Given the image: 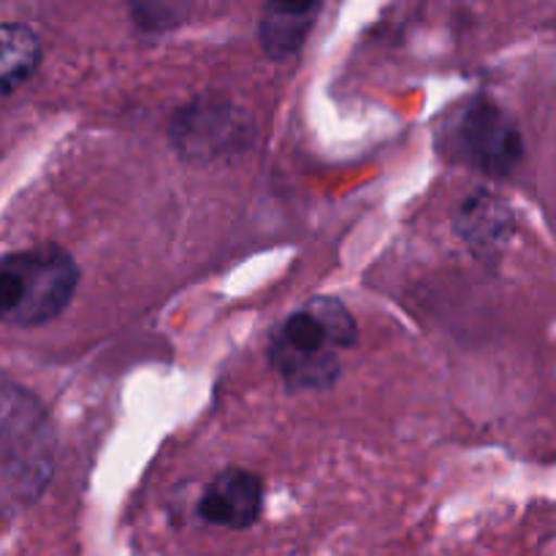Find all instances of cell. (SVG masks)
<instances>
[{
	"mask_svg": "<svg viewBox=\"0 0 556 556\" xmlns=\"http://www.w3.org/2000/svg\"><path fill=\"white\" fill-rule=\"evenodd\" d=\"M454 147L459 161L489 177H508L525 157L519 125L486 96L472 98L462 109L454 128Z\"/></svg>",
	"mask_w": 556,
	"mask_h": 556,
	"instance_id": "277c9868",
	"label": "cell"
},
{
	"mask_svg": "<svg viewBox=\"0 0 556 556\" xmlns=\"http://www.w3.org/2000/svg\"><path fill=\"white\" fill-rule=\"evenodd\" d=\"M188 14H190V5L185 3H163V0H152V3L130 5V16H134V22L147 33L172 30V27L182 25V20Z\"/></svg>",
	"mask_w": 556,
	"mask_h": 556,
	"instance_id": "7c38bea8",
	"label": "cell"
},
{
	"mask_svg": "<svg viewBox=\"0 0 556 556\" xmlns=\"http://www.w3.org/2000/svg\"><path fill=\"white\" fill-rule=\"evenodd\" d=\"M304 307L320 320L324 331L329 334V342L334 348H353L358 342V326L356 318L351 315V309L340 302V299L331 296H315L309 299Z\"/></svg>",
	"mask_w": 556,
	"mask_h": 556,
	"instance_id": "30bf717a",
	"label": "cell"
},
{
	"mask_svg": "<svg viewBox=\"0 0 556 556\" xmlns=\"http://www.w3.org/2000/svg\"><path fill=\"white\" fill-rule=\"evenodd\" d=\"M41 60V38L22 22H3L0 27V87L11 96L33 76Z\"/></svg>",
	"mask_w": 556,
	"mask_h": 556,
	"instance_id": "9c48e42d",
	"label": "cell"
},
{
	"mask_svg": "<svg viewBox=\"0 0 556 556\" xmlns=\"http://www.w3.org/2000/svg\"><path fill=\"white\" fill-rule=\"evenodd\" d=\"M261 508H264V481L250 470L228 467L206 483L195 514L206 525L248 530L258 521Z\"/></svg>",
	"mask_w": 556,
	"mask_h": 556,
	"instance_id": "5b68a950",
	"label": "cell"
},
{
	"mask_svg": "<svg viewBox=\"0 0 556 556\" xmlns=\"http://www.w3.org/2000/svg\"><path fill=\"white\" fill-rule=\"evenodd\" d=\"M79 266L60 244L9 253L0 264V318L14 329H36L58 318L74 299Z\"/></svg>",
	"mask_w": 556,
	"mask_h": 556,
	"instance_id": "6da1fadb",
	"label": "cell"
},
{
	"mask_svg": "<svg viewBox=\"0 0 556 556\" xmlns=\"http://www.w3.org/2000/svg\"><path fill=\"white\" fill-rule=\"evenodd\" d=\"M320 3H266L258 16V43L271 60H288L307 41Z\"/></svg>",
	"mask_w": 556,
	"mask_h": 556,
	"instance_id": "ba28073f",
	"label": "cell"
},
{
	"mask_svg": "<svg viewBox=\"0 0 556 556\" xmlns=\"http://www.w3.org/2000/svg\"><path fill=\"white\" fill-rule=\"evenodd\" d=\"M168 139L188 161L215 163L248 150L255 141V123L237 103L217 96H201L174 114Z\"/></svg>",
	"mask_w": 556,
	"mask_h": 556,
	"instance_id": "3957f363",
	"label": "cell"
},
{
	"mask_svg": "<svg viewBox=\"0 0 556 556\" xmlns=\"http://www.w3.org/2000/svg\"><path fill=\"white\" fill-rule=\"evenodd\" d=\"M275 337L286 342V345L299 348V351H334V345L329 342V334L324 331L320 320L315 318L307 307L288 315Z\"/></svg>",
	"mask_w": 556,
	"mask_h": 556,
	"instance_id": "8fae6325",
	"label": "cell"
},
{
	"mask_svg": "<svg viewBox=\"0 0 556 556\" xmlns=\"http://www.w3.org/2000/svg\"><path fill=\"white\" fill-rule=\"evenodd\" d=\"M454 231L476 255H497L514 237L516 220L503 199L492 193H476L456 212Z\"/></svg>",
	"mask_w": 556,
	"mask_h": 556,
	"instance_id": "8992f818",
	"label": "cell"
},
{
	"mask_svg": "<svg viewBox=\"0 0 556 556\" xmlns=\"http://www.w3.org/2000/svg\"><path fill=\"white\" fill-rule=\"evenodd\" d=\"M269 362L288 389L326 391L342 378V362L334 351H299L271 337Z\"/></svg>",
	"mask_w": 556,
	"mask_h": 556,
	"instance_id": "52a82bcc",
	"label": "cell"
},
{
	"mask_svg": "<svg viewBox=\"0 0 556 556\" xmlns=\"http://www.w3.org/2000/svg\"><path fill=\"white\" fill-rule=\"evenodd\" d=\"M0 440L5 505L25 508L47 492L54 472V432L36 394L5 386Z\"/></svg>",
	"mask_w": 556,
	"mask_h": 556,
	"instance_id": "7a4b0ae2",
	"label": "cell"
}]
</instances>
